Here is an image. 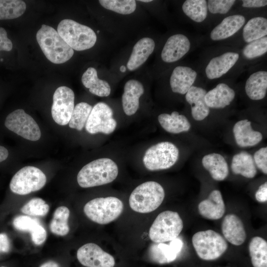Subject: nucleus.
Instances as JSON below:
<instances>
[{
  "instance_id": "nucleus-36",
  "label": "nucleus",
  "mask_w": 267,
  "mask_h": 267,
  "mask_svg": "<svg viewBox=\"0 0 267 267\" xmlns=\"http://www.w3.org/2000/svg\"><path fill=\"white\" fill-rule=\"evenodd\" d=\"M92 107L89 104L82 102L77 104L74 108L69 126L78 131L83 130L86 124Z\"/></svg>"
},
{
  "instance_id": "nucleus-53",
  "label": "nucleus",
  "mask_w": 267,
  "mask_h": 267,
  "mask_svg": "<svg viewBox=\"0 0 267 267\" xmlns=\"http://www.w3.org/2000/svg\"><path fill=\"white\" fill-rule=\"evenodd\" d=\"M99 31H97V33H99Z\"/></svg>"
},
{
  "instance_id": "nucleus-46",
  "label": "nucleus",
  "mask_w": 267,
  "mask_h": 267,
  "mask_svg": "<svg viewBox=\"0 0 267 267\" xmlns=\"http://www.w3.org/2000/svg\"><path fill=\"white\" fill-rule=\"evenodd\" d=\"M10 248V242L5 233H0V253H7Z\"/></svg>"
},
{
  "instance_id": "nucleus-24",
  "label": "nucleus",
  "mask_w": 267,
  "mask_h": 267,
  "mask_svg": "<svg viewBox=\"0 0 267 267\" xmlns=\"http://www.w3.org/2000/svg\"><path fill=\"white\" fill-rule=\"evenodd\" d=\"M235 91L227 85L220 83L206 93L205 100L209 108H223L234 99Z\"/></svg>"
},
{
  "instance_id": "nucleus-16",
  "label": "nucleus",
  "mask_w": 267,
  "mask_h": 267,
  "mask_svg": "<svg viewBox=\"0 0 267 267\" xmlns=\"http://www.w3.org/2000/svg\"><path fill=\"white\" fill-rule=\"evenodd\" d=\"M222 231L224 238L232 245H242L246 238L243 223L236 215L228 214L222 223Z\"/></svg>"
},
{
  "instance_id": "nucleus-37",
  "label": "nucleus",
  "mask_w": 267,
  "mask_h": 267,
  "mask_svg": "<svg viewBox=\"0 0 267 267\" xmlns=\"http://www.w3.org/2000/svg\"><path fill=\"white\" fill-rule=\"evenodd\" d=\"M98 1L104 8L122 14H131L135 11L136 7L134 0H99Z\"/></svg>"
},
{
  "instance_id": "nucleus-48",
  "label": "nucleus",
  "mask_w": 267,
  "mask_h": 267,
  "mask_svg": "<svg viewBox=\"0 0 267 267\" xmlns=\"http://www.w3.org/2000/svg\"><path fill=\"white\" fill-rule=\"evenodd\" d=\"M8 156V151L4 147L0 145V163L4 161Z\"/></svg>"
},
{
  "instance_id": "nucleus-13",
  "label": "nucleus",
  "mask_w": 267,
  "mask_h": 267,
  "mask_svg": "<svg viewBox=\"0 0 267 267\" xmlns=\"http://www.w3.org/2000/svg\"><path fill=\"white\" fill-rule=\"evenodd\" d=\"M79 262L86 267H114V257L98 245L89 243L82 246L77 252Z\"/></svg>"
},
{
  "instance_id": "nucleus-6",
  "label": "nucleus",
  "mask_w": 267,
  "mask_h": 267,
  "mask_svg": "<svg viewBox=\"0 0 267 267\" xmlns=\"http://www.w3.org/2000/svg\"><path fill=\"white\" fill-rule=\"evenodd\" d=\"M183 225L182 220L177 212H162L157 216L150 228L149 238L154 243L170 241L178 237Z\"/></svg>"
},
{
  "instance_id": "nucleus-51",
  "label": "nucleus",
  "mask_w": 267,
  "mask_h": 267,
  "mask_svg": "<svg viewBox=\"0 0 267 267\" xmlns=\"http://www.w3.org/2000/svg\"><path fill=\"white\" fill-rule=\"evenodd\" d=\"M139 1H141V2H149L152 1V0H139Z\"/></svg>"
},
{
  "instance_id": "nucleus-52",
  "label": "nucleus",
  "mask_w": 267,
  "mask_h": 267,
  "mask_svg": "<svg viewBox=\"0 0 267 267\" xmlns=\"http://www.w3.org/2000/svg\"><path fill=\"white\" fill-rule=\"evenodd\" d=\"M5 267V266H1V267Z\"/></svg>"
},
{
  "instance_id": "nucleus-42",
  "label": "nucleus",
  "mask_w": 267,
  "mask_h": 267,
  "mask_svg": "<svg viewBox=\"0 0 267 267\" xmlns=\"http://www.w3.org/2000/svg\"><path fill=\"white\" fill-rule=\"evenodd\" d=\"M255 165L265 174H267V148L263 147L257 151L254 155Z\"/></svg>"
},
{
  "instance_id": "nucleus-10",
  "label": "nucleus",
  "mask_w": 267,
  "mask_h": 267,
  "mask_svg": "<svg viewBox=\"0 0 267 267\" xmlns=\"http://www.w3.org/2000/svg\"><path fill=\"white\" fill-rule=\"evenodd\" d=\"M4 124L8 130L26 139L37 141L41 136L37 123L23 109H16L9 113Z\"/></svg>"
},
{
  "instance_id": "nucleus-8",
  "label": "nucleus",
  "mask_w": 267,
  "mask_h": 267,
  "mask_svg": "<svg viewBox=\"0 0 267 267\" xmlns=\"http://www.w3.org/2000/svg\"><path fill=\"white\" fill-rule=\"evenodd\" d=\"M178 156L179 150L175 144L163 141L152 145L146 151L143 162L149 171L162 170L172 167Z\"/></svg>"
},
{
  "instance_id": "nucleus-40",
  "label": "nucleus",
  "mask_w": 267,
  "mask_h": 267,
  "mask_svg": "<svg viewBox=\"0 0 267 267\" xmlns=\"http://www.w3.org/2000/svg\"><path fill=\"white\" fill-rule=\"evenodd\" d=\"M39 223L38 220L24 215L15 217L13 221V226L16 229L30 232Z\"/></svg>"
},
{
  "instance_id": "nucleus-31",
  "label": "nucleus",
  "mask_w": 267,
  "mask_h": 267,
  "mask_svg": "<svg viewBox=\"0 0 267 267\" xmlns=\"http://www.w3.org/2000/svg\"><path fill=\"white\" fill-rule=\"evenodd\" d=\"M267 35V19L263 17L251 18L243 28V38L247 43L260 39Z\"/></svg>"
},
{
  "instance_id": "nucleus-20",
  "label": "nucleus",
  "mask_w": 267,
  "mask_h": 267,
  "mask_svg": "<svg viewBox=\"0 0 267 267\" xmlns=\"http://www.w3.org/2000/svg\"><path fill=\"white\" fill-rule=\"evenodd\" d=\"M122 101L124 111L128 116L135 113L139 108V99L144 91L143 85L138 81L130 80L124 86Z\"/></svg>"
},
{
  "instance_id": "nucleus-35",
  "label": "nucleus",
  "mask_w": 267,
  "mask_h": 267,
  "mask_svg": "<svg viewBox=\"0 0 267 267\" xmlns=\"http://www.w3.org/2000/svg\"><path fill=\"white\" fill-rule=\"evenodd\" d=\"M25 2L20 0H0V20L12 19L25 11Z\"/></svg>"
},
{
  "instance_id": "nucleus-50",
  "label": "nucleus",
  "mask_w": 267,
  "mask_h": 267,
  "mask_svg": "<svg viewBox=\"0 0 267 267\" xmlns=\"http://www.w3.org/2000/svg\"><path fill=\"white\" fill-rule=\"evenodd\" d=\"M120 70L121 72H124L126 71V67L124 65H122L120 67Z\"/></svg>"
},
{
  "instance_id": "nucleus-28",
  "label": "nucleus",
  "mask_w": 267,
  "mask_h": 267,
  "mask_svg": "<svg viewBox=\"0 0 267 267\" xmlns=\"http://www.w3.org/2000/svg\"><path fill=\"white\" fill-rule=\"evenodd\" d=\"M83 85L89 89L91 93L100 97L108 96L111 92V88L106 81L100 80L97 77L96 69L89 67L82 77Z\"/></svg>"
},
{
  "instance_id": "nucleus-22",
  "label": "nucleus",
  "mask_w": 267,
  "mask_h": 267,
  "mask_svg": "<svg viewBox=\"0 0 267 267\" xmlns=\"http://www.w3.org/2000/svg\"><path fill=\"white\" fill-rule=\"evenodd\" d=\"M206 93L204 89L193 86L186 93L185 99L191 106L192 116L195 120H203L209 114L210 109L205 100Z\"/></svg>"
},
{
  "instance_id": "nucleus-39",
  "label": "nucleus",
  "mask_w": 267,
  "mask_h": 267,
  "mask_svg": "<svg viewBox=\"0 0 267 267\" xmlns=\"http://www.w3.org/2000/svg\"><path fill=\"white\" fill-rule=\"evenodd\" d=\"M267 51V36L249 43L243 49V54L247 59L261 56Z\"/></svg>"
},
{
  "instance_id": "nucleus-9",
  "label": "nucleus",
  "mask_w": 267,
  "mask_h": 267,
  "mask_svg": "<svg viewBox=\"0 0 267 267\" xmlns=\"http://www.w3.org/2000/svg\"><path fill=\"white\" fill-rule=\"evenodd\" d=\"M46 181V176L40 169L34 166H26L13 176L9 187L12 192L23 195L40 190Z\"/></svg>"
},
{
  "instance_id": "nucleus-32",
  "label": "nucleus",
  "mask_w": 267,
  "mask_h": 267,
  "mask_svg": "<svg viewBox=\"0 0 267 267\" xmlns=\"http://www.w3.org/2000/svg\"><path fill=\"white\" fill-rule=\"evenodd\" d=\"M249 251L254 267H267V242L264 239L253 237L249 244Z\"/></svg>"
},
{
  "instance_id": "nucleus-18",
  "label": "nucleus",
  "mask_w": 267,
  "mask_h": 267,
  "mask_svg": "<svg viewBox=\"0 0 267 267\" xmlns=\"http://www.w3.org/2000/svg\"><path fill=\"white\" fill-rule=\"evenodd\" d=\"M239 57L238 53L227 52L213 58L205 68L207 78L211 80L220 78L235 65Z\"/></svg>"
},
{
  "instance_id": "nucleus-12",
  "label": "nucleus",
  "mask_w": 267,
  "mask_h": 267,
  "mask_svg": "<svg viewBox=\"0 0 267 267\" xmlns=\"http://www.w3.org/2000/svg\"><path fill=\"white\" fill-rule=\"evenodd\" d=\"M75 95L73 91L66 86H61L53 95L51 115L58 125L64 126L69 123L74 108Z\"/></svg>"
},
{
  "instance_id": "nucleus-34",
  "label": "nucleus",
  "mask_w": 267,
  "mask_h": 267,
  "mask_svg": "<svg viewBox=\"0 0 267 267\" xmlns=\"http://www.w3.org/2000/svg\"><path fill=\"white\" fill-rule=\"evenodd\" d=\"M182 9L186 16L196 22H203L207 15V3L205 0H186Z\"/></svg>"
},
{
  "instance_id": "nucleus-38",
  "label": "nucleus",
  "mask_w": 267,
  "mask_h": 267,
  "mask_svg": "<svg viewBox=\"0 0 267 267\" xmlns=\"http://www.w3.org/2000/svg\"><path fill=\"white\" fill-rule=\"evenodd\" d=\"M49 207L40 198H34L29 201L21 208V212L32 216H45L49 211Z\"/></svg>"
},
{
  "instance_id": "nucleus-43",
  "label": "nucleus",
  "mask_w": 267,
  "mask_h": 267,
  "mask_svg": "<svg viewBox=\"0 0 267 267\" xmlns=\"http://www.w3.org/2000/svg\"><path fill=\"white\" fill-rule=\"evenodd\" d=\"M31 239L36 245H42L46 239V231L40 223L35 226L31 232Z\"/></svg>"
},
{
  "instance_id": "nucleus-3",
  "label": "nucleus",
  "mask_w": 267,
  "mask_h": 267,
  "mask_svg": "<svg viewBox=\"0 0 267 267\" xmlns=\"http://www.w3.org/2000/svg\"><path fill=\"white\" fill-rule=\"evenodd\" d=\"M165 191L159 183L145 182L137 186L129 197L131 209L139 213H150L157 209L163 201Z\"/></svg>"
},
{
  "instance_id": "nucleus-41",
  "label": "nucleus",
  "mask_w": 267,
  "mask_h": 267,
  "mask_svg": "<svg viewBox=\"0 0 267 267\" xmlns=\"http://www.w3.org/2000/svg\"><path fill=\"white\" fill-rule=\"evenodd\" d=\"M235 0H209L207 7L209 11L213 14H225L228 12Z\"/></svg>"
},
{
  "instance_id": "nucleus-27",
  "label": "nucleus",
  "mask_w": 267,
  "mask_h": 267,
  "mask_svg": "<svg viewBox=\"0 0 267 267\" xmlns=\"http://www.w3.org/2000/svg\"><path fill=\"white\" fill-rule=\"evenodd\" d=\"M202 163L205 169L216 180H223L228 175L227 163L220 154L213 153L207 154L203 157Z\"/></svg>"
},
{
  "instance_id": "nucleus-25",
  "label": "nucleus",
  "mask_w": 267,
  "mask_h": 267,
  "mask_svg": "<svg viewBox=\"0 0 267 267\" xmlns=\"http://www.w3.org/2000/svg\"><path fill=\"white\" fill-rule=\"evenodd\" d=\"M155 42L148 37L140 39L134 45L132 52L127 64L130 71H133L143 64L153 52Z\"/></svg>"
},
{
  "instance_id": "nucleus-11",
  "label": "nucleus",
  "mask_w": 267,
  "mask_h": 267,
  "mask_svg": "<svg viewBox=\"0 0 267 267\" xmlns=\"http://www.w3.org/2000/svg\"><path fill=\"white\" fill-rule=\"evenodd\" d=\"M113 115L112 109L107 104L102 102L96 103L92 107L85 125L86 131L90 134H111L117 126Z\"/></svg>"
},
{
  "instance_id": "nucleus-5",
  "label": "nucleus",
  "mask_w": 267,
  "mask_h": 267,
  "mask_svg": "<svg viewBox=\"0 0 267 267\" xmlns=\"http://www.w3.org/2000/svg\"><path fill=\"white\" fill-rule=\"evenodd\" d=\"M123 208L122 201L117 197H99L86 203L84 212L92 222L105 224L117 219L122 214Z\"/></svg>"
},
{
  "instance_id": "nucleus-47",
  "label": "nucleus",
  "mask_w": 267,
  "mask_h": 267,
  "mask_svg": "<svg viewBox=\"0 0 267 267\" xmlns=\"http://www.w3.org/2000/svg\"><path fill=\"white\" fill-rule=\"evenodd\" d=\"M242 6L245 7H261L267 4V1L265 0H243Z\"/></svg>"
},
{
  "instance_id": "nucleus-2",
  "label": "nucleus",
  "mask_w": 267,
  "mask_h": 267,
  "mask_svg": "<svg viewBox=\"0 0 267 267\" xmlns=\"http://www.w3.org/2000/svg\"><path fill=\"white\" fill-rule=\"evenodd\" d=\"M36 39L44 55L52 63H63L74 54V50L51 26L42 25L37 33Z\"/></svg>"
},
{
  "instance_id": "nucleus-4",
  "label": "nucleus",
  "mask_w": 267,
  "mask_h": 267,
  "mask_svg": "<svg viewBox=\"0 0 267 267\" xmlns=\"http://www.w3.org/2000/svg\"><path fill=\"white\" fill-rule=\"evenodd\" d=\"M57 32L68 45L77 51L90 48L96 42V34L92 29L69 19L60 22Z\"/></svg>"
},
{
  "instance_id": "nucleus-14",
  "label": "nucleus",
  "mask_w": 267,
  "mask_h": 267,
  "mask_svg": "<svg viewBox=\"0 0 267 267\" xmlns=\"http://www.w3.org/2000/svg\"><path fill=\"white\" fill-rule=\"evenodd\" d=\"M183 245L182 240L178 237L169 241L168 244L154 243L149 247V258L159 264L170 263L176 259Z\"/></svg>"
},
{
  "instance_id": "nucleus-19",
  "label": "nucleus",
  "mask_w": 267,
  "mask_h": 267,
  "mask_svg": "<svg viewBox=\"0 0 267 267\" xmlns=\"http://www.w3.org/2000/svg\"><path fill=\"white\" fill-rule=\"evenodd\" d=\"M196 72L191 68L178 66L171 74L170 84L174 92L184 94L192 86L197 77Z\"/></svg>"
},
{
  "instance_id": "nucleus-33",
  "label": "nucleus",
  "mask_w": 267,
  "mask_h": 267,
  "mask_svg": "<svg viewBox=\"0 0 267 267\" xmlns=\"http://www.w3.org/2000/svg\"><path fill=\"white\" fill-rule=\"evenodd\" d=\"M70 216L69 209L64 206L59 207L54 212L49 225L51 232L56 235L64 236L69 231L68 220Z\"/></svg>"
},
{
  "instance_id": "nucleus-17",
  "label": "nucleus",
  "mask_w": 267,
  "mask_h": 267,
  "mask_svg": "<svg viewBox=\"0 0 267 267\" xmlns=\"http://www.w3.org/2000/svg\"><path fill=\"white\" fill-rule=\"evenodd\" d=\"M198 212L203 218L212 220L221 219L224 214L225 207L221 192L212 191L207 199L199 203Z\"/></svg>"
},
{
  "instance_id": "nucleus-45",
  "label": "nucleus",
  "mask_w": 267,
  "mask_h": 267,
  "mask_svg": "<svg viewBox=\"0 0 267 267\" xmlns=\"http://www.w3.org/2000/svg\"><path fill=\"white\" fill-rule=\"evenodd\" d=\"M256 199L259 202L264 203L267 201V182L261 185L255 194Z\"/></svg>"
},
{
  "instance_id": "nucleus-15",
  "label": "nucleus",
  "mask_w": 267,
  "mask_h": 267,
  "mask_svg": "<svg viewBox=\"0 0 267 267\" xmlns=\"http://www.w3.org/2000/svg\"><path fill=\"white\" fill-rule=\"evenodd\" d=\"M189 39L181 34L174 35L168 38L161 52V58L165 62H176L189 50Z\"/></svg>"
},
{
  "instance_id": "nucleus-23",
  "label": "nucleus",
  "mask_w": 267,
  "mask_h": 267,
  "mask_svg": "<svg viewBox=\"0 0 267 267\" xmlns=\"http://www.w3.org/2000/svg\"><path fill=\"white\" fill-rule=\"evenodd\" d=\"M245 22V18L242 15L227 16L212 30L210 38L213 41L227 39L238 31Z\"/></svg>"
},
{
  "instance_id": "nucleus-30",
  "label": "nucleus",
  "mask_w": 267,
  "mask_h": 267,
  "mask_svg": "<svg viewBox=\"0 0 267 267\" xmlns=\"http://www.w3.org/2000/svg\"><path fill=\"white\" fill-rule=\"evenodd\" d=\"M231 168L233 173L249 178H253L257 174L256 167L252 155L242 151L233 156Z\"/></svg>"
},
{
  "instance_id": "nucleus-26",
  "label": "nucleus",
  "mask_w": 267,
  "mask_h": 267,
  "mask_svg": "<svg viewBox=\"0 0 267 267\" xmlns=\"http://www.w3.org/2000/svg\"><path fill=\"white\" fill-rule=\"evenodd\" d=\"M245 89L252 100L263 99L267 91V72L259 71L251 74L246 82Z\"/></svg>"
},
{
  "instance_id": "nucleus-44",
  "label": "nucleus",
  "mask_w": 267,
  "mask_h": 267,
  "mask_svg": "<svg viewBox=\"0 0 267 267\" xmlns=\"http://www.w3.org/2000/svg\"><path fill=\"white\" fill-rule=\"evenodd\" d=\"M12 43L7 37L6 30L2 27H0V51H9L12 48Z\"/></svg>"
},
{
  "instance_id": "nucleus-29",
  "label": "nucleus",
  "mask_w": 267,
  "mask_h": 267,
  "mask_svg": "<svg viewBox=\"0 0 267 267\" xmlns=\"http://www.w3.org/2000/svg\"><path fill=\"white\" fill-rule=\"evenodd\" d=\"M158 120L161 127L172 134L187 132L191 127L187 118L183 115H179L177 111L173 112L171 115L161 114L158 116Z\"/></svg>"
},
{
  "instance_id": "nucleus-1",
  "label": "nucleus",
  "mask_w": 267,
  "mask_h": 267,
  "mask_svg": "<svg viewBox=\"0 0 267 267\" xmlns=\"http://www.w3.org/2000/svg\"><path fill=\"white\" fill-rule=\"evenodd\" d=\"M118 174V168L112 160L102 158L93 160L84 166L77 175L79 185L88 188L112 182Z\"/></svg>"
},
{
  "instance_id": "nucleus-7",
  "label": "nucleus",
  "mask_w": 267,
  "mask_h": 267,
  "mask_svg": "<svg viewBox=\"0 0 267 267\" xmlns=\"http://www.w3.org/2000/svg\"><path fill=\"white\" fill-rule=\"evenodd\" d=\"M192 242L198 257L206 261L220 258L228 247L224 238L211 229L195 233L192 236Z\"/></svg>"
},
{
  "instance_id": "nucleus-21",
  "label": "nucleus",
  "mask_w": 267,
  "mask_h": 267,
  "mask_svg": "<svg viewBox=\"0 0 267 267\" xmlns=\"http://www.w3.org/2000/svg\"><path fill=\"white\" fill-rule=\"evenodd\" d=\"M233 133L237 144L241 147L256 145L263 138L261 133L253 130L251 122L247 119L237 122L233 128Z\"/></svg>"
},
{
  "instance_id": "nucleus-49",
  "label": "nucleus",
  "mask_w": 267,
  "mask_h": 267,
  "mask_svg": "<svg viewBox=\"0 0 267 267\" xmlns=\"http://www.w3.org/2000/svg\"><path fill=\"white\" fill-rule=\"evenodd\" d=\"M40 267H59V266L57 263L50 261L43 264Z\"/></svg>"
}]
</instances>
